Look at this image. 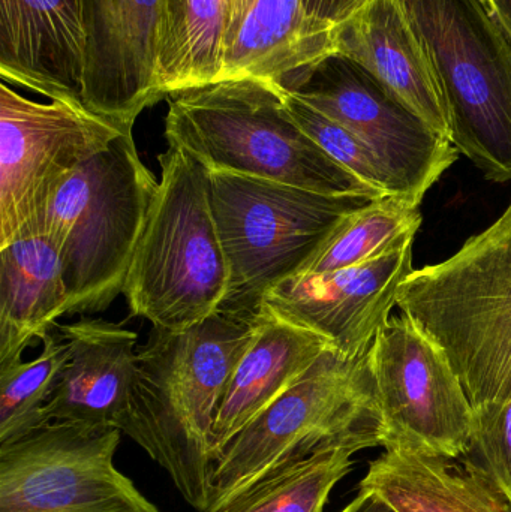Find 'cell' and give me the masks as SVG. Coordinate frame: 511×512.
<instances>
[{"instance_id": "obj_29", "label": "cell", "mask_w": 511, "mask_h": 512, "mask_svg": "<svg viewBox=\"0 0 511 512\" xmlns=\"http://www.w3.org/2000/svg\"><path fill=\"white\" fill-rule=\"evenodd\" d=\"M341 512H396L389 504L372 493L359 490L356 498L347 505Z\"/></svg>"}, {"instance_id": "obj_4", "label": "cell", "mask_w": 511, "mask_h": 512, "mask_svg": "<svg viewBox=\"0 0 511 512\" xmlns=\"http://www.w3.org/2000/svg\"><path fill=\"white\" fill-rule=\"evenodd\" d=\"M158 161V191L122 294L131 315L183 331L221 310L230 267L213 215L210 171L179 147H168Z\"/></svg>"}, {"instance_id": "obj_16", "label": "cell", "mask_w": 511, "mask_h": 512, "mask_svg": "<svg viewBox=\"0 0 511 512\" xmlns=\"http://www.w3.org/2000/svg\"><path fill=\"white\" fill-rule=\"evenodd\" d=\"M333 51L374 75L450 140L449 113L437 72L402 0H365L333 27Z\"/></svg>"}, {"instance_id": "obj_30", "label": "cell", "mask_w": 511, "mask_h": 512, "mask_svg": "<svg viewBox=\"0 0 511 512\" xmlns=\"http://www.w3.org/2000/svg\"><path fill=\"white\" fill-rule=\"evenodd\" d=\"M255 0H230V24H228L227 41L236 32L239 24L242 23L243 17L248 14ZM225 41V44H227Z\"/></svg>"}, {"instance_id": "obj_23", "label": "cell", "mask_w": 511, "mask_h": 512, "mask_svg": "<svg viewBox=\"0 0 511 512\" xmlns=\"http://www.w3.org/2000/svg\"><path fill=\"white\" fill-rule=\"evenodd\" d=\"M366 441L333 442L270 472L218 512H324L330 493L353 471Z\"/></svg>"}, {"instance_id": "obj_14", "label": "cell", "mask_w": 511, "mask_h": 512, "mask_svg": "<svg viewBox=\"0 0 511 512\" xmlns=\"http://www.w3.org/2000/svg\"><path fill=\"white\" fill-rule=\"evenodd\" d=\"M159 18L161 0H84L90 111L134 129L146 108L165 99L156 72Z\"/></svg>"}, {"instance_id": "obj_11", "label": "cell", "mask_w": 511, "mask_h": 512, "mask_svg": "<svg viewBox=\"0 0 511 512\" xmlns=\"http://www.w3.org/2000/svg\"><path fill=\"white\" fill-rule=\"evenodd\" d=\"M381 447L459 459L474 409L443 352L407 318L393 316L369 349Z\"/></svg>"}, {"instance_id": "obj_5", "label": "cell", "mask_w": 511, "mask_h": 512, "mask_svg": "<svg viewBox=\"0 0 511 512\" xmlns=\"http://www.w3.org/2000/svg\"><path fill=\"white\" fill-rule=\"evenodd\" d=\"M158 186L126 132L57 192L42 236L62 262L69 315L102 312L122 294Z\"/></svg>"}, {"instance_id": "obj_18", "label": "cell", "mask_w": 511, "mask_h": 512, "mask_svg": "<svg viewBox=\"0 0 511 512\" xmlns=\"http://www.w3.org/2000/svg\"><path fill=\"white\" fill-rule=\"evenodd\" d=\"M333 349L320 334L261 306L254 333L228 382L216 414L213 441L218 456L225 444Z\"/></svg>"}, {"instance_id": "obj_12", "label": "cell", "mask_w": 511, "mask_h": 512, "mask_svg": "<svg viewBox=\"0 0 511 512\" xmlns=\"http://www.w3.org/2000/svg\"><path fill=\"white\" fill-rule=\"evenodd\" d=\"M290 92L363 141L392 179L396 197L417 206L458 161L450 140L350 59L329 57Z\"/></svg>"}, {"instance_id": "obj_24", "label": "cell", "mask_w": 511, "mask_h": 512, "mask_svg": "<svg viewBox=\"0 0 511 512\" xmlns=\"http://www.w3.org/2000/svg\"><path fill=\"white\" fill-rule=\"evenodd\" d=\"M420 225L422 213L417 204L395 195L377 198L351 213L297 276L330 273L371 261L416 239Z\"/></svg>"}, {"instance_id": "obj_6", "label": "cell", "mask_w": 511, "mask_h": 512, "mask_svg": "<svg viewBox=\"0 0 511 512\" xmlns=\"http://www.w3.org/2000/svg\"><path fill=\"white\" fill-rule=\"evenodd\" d=\"M213 215L230 267L219 312L254 319L264 298L300 274L368 195H326L272 180L210 173Z\"/></svg>"}, {"instance_id": "obj_21", "label": "cell", "mask_w": 511, "mask_h": 512, "mask_svg": "<svg viewBox=\"0 0 511 512\" xmlns=\"http://www.w3.org/2000/svg\"><path fill=\"white\" fill-rule=\"evenodd\" d=\"M359 490L396 512H506L489 487L459 459L387 447L369 463Z\"/></svg>"}, {"instance_id": "obj_3", "label": "cell", "mask_w": 511, "mask_h": 512, "mask_svg": "<svg viewBox=\"0 0 511 512\" xmlns=\"http://www.w3.org/2000/svg\"><path fill=\"white\" fill-rule=\"evenodd\" d=\"M165 140L210 173L257 177L326 195L383 198L333 161L288 116L281 86L264 81H218L170 96Z\"/></svg>"}, {"instance_id": "obj_17", "label": "cell", "mask_w": 511, "mask_h": 512, "mask_svg": "<svg viewBox=\"0 0 511 512\" xmlns=\"http://www.w3.org/2000/svg\"><path fill=\"white\" fill-rule=\"evenodd\" d=\"M68 363L44 409L45 423L114 427L125 409L137 361V333L104 319L56 325Z\"/></svg>"}, {"instance_id": "obj_19", "label": "cell", "mask_w": 511, "mask_h": 512, "mask_svg": "<svg viewBox=\"0 0 511 512\" xmlns=\"http://www.w3.org/2000/svg\"><path fill=\"white\" fill-rule=\"evenodd\" d=\"M333 27L309 17L302 0H255L225 44L218 81L258 80L294 89L335 56Z\"/></svg>"}, {"instance_id": "obj_15", "label": "cell", "mask_w": 511, "mask_h": 512, "mask_svg": "<svg viewBox=\"0 0 511 512\" xmlns=\"http://www.w3.org/2000/svg\"><path fill=\"white\" fill-rule=\"evenodd\" d=\"M86 50L84 0H0L5 83L83 104Z\"/></svg>"}, {"instance_id": "obj_20", "label": "cell", "mask_w": 511, "mask_h": 512, "mask_svg": "<svg viewBox=\"0 0 511 512\" xmlns=\"http://www.w3.org/2000/svg\"><path fill=\"white\" fill-rule=\"evenodd\" d=\"M63 315L69 291L53 243L35 236L0 249V369L23 361V352Z\"/></svg>"}, {"instance_id": "obj_10", "label": "cell", "mask_w": 511, "mask_h": 512, "mask_svg": "<svg viewBox=\"0 0 511 512\" xmlns=\"http://www.w3.org/2000/svg\"><path fill=\"white\" fill-rule=\"evenodd\" d=\"M116 427L50 423L0 447V512H162L114 465Z\"/></svg>"}, {"instance_id": "obj_22", "label": "cell", "mask_w": 511, "mask_h": 512, "mask_svg": "<svg viewBox=\"0 0 511 512\" xmlns=\"http://www.w3.org/2000/svg\"><path fill=\"white\" fill-rule=\"evenodd\" d=\"M230 24V0H161L159 90L164 98L219 80Z\"/></svg>"}, {"instance_id": "obj_7", "label": "cell", "mask_w": 511, "mask_h": 512, "mask_svg": "<svg viewBox=\"0 0 511 512\" xmlns=\"http://www.w3.org/2000/svg\"><path fill=\"white\" fill-rule=\"evenodd\" d=\"M345 441L381 447L380 411L369 351L347 358L329 349L219 451L209 512L221 511L281 466Z\"/></svg>"}, {"instance_id": "obj_13", "label": "cell", "mask_w": 511, "mask_h": 512, "mask_svg": "<svg viewBox=\"0 0 511 512\" xmlns=\"http://www.w3.org/2000/svg\"><path fill=\"white\" fill-rule=\"evenodd\" d=\"M414 239L342 270L291 277L269 292L263 306L329 340L342 357L371 349L389 321L402 282L413 273Z\"/></svg>"}, {"instance_id": "obj_27", "label": "cell", "mask_w": 511, "mask_h": 512, "mask_svg": "<svg viewBox=\"0 0 511 512\" xmlns=\"http://www.w3.org/2000/svg\"><path fill=\"white\" fill-rule=\"evenodd\" d=\"M459 460L511 512V400L474 409L470 447Z\"/></svg>"}, {"instance_id": "obj_28", "label": "cell", "mask_w": 511, "mask_h": 512, "mask_svg": "<svg viewBox=\"0 0 511 512\" xmlns=\"http://www.w3.org/2000/svg\"><path fill=\"white\" fill-rule=\"evenodd\" d=\"M309 17L327 26H336L365 0H302Z\"/></svg>"}, {"instance_id": "obj_1", "label": "cell", "mask_w": 511, "mask_h": 512, "mask_svg": "<svg viewBox=\"0 0 511 512\" xmlns=\"http://www.w3.org/2000/svg\"><path fill=\"white\" fill-rule=\"evenodd\" d=\"M252 333L254 319L224 312L188 330L153 327L137 349L128 400L114 424L198 512H209L212 502L216 414Z\"/></svg>"}, {"instance_id": "obj_8", "label": "cell", "mask_w": 511, "mask_h": 512, "mask_svg": "<svg viewBox=\"0 0 511 512\" xmlns=\"http://www.w3.org/2000/svg\"><path fill=\"white\" fill-rule=\"evenodd\" d=\"M437 72L450 143L511 182V36L491 0H402Z\"/></svg>"}, {"instance_id": "obj_2", "label": "cell", "mask_w": 511, "mask_h": 512, "mask_svg": "<svg viewBox=\"0 0 511 512\" xmlns=\"http://www.w3.org/2000/svg\"><path fill=\"white\" fill-rule=\"evenodd\" d=\"M396 306L449 361L473 409L511 400V203L446 261L402 282Z\"/></svg>"}, {"instance_id": "obj_9", "label": "cell", "mask_w": 511, "mask_h": 512, "mask_svg": "<svg viewBox=\"0 0 511 512\" xmlns=\"http://www.w3.org/2000/svg\"><path fill=\"white\" fill-rule=\"evenodd\" d=\"M132 129L80 102H38L0 86V249L44 234L57 192Z\"/></svg>"}, {"instance_id": "obj_26", "label": "cell", "mask_w": 511, "mask_h": 512, "mask_svg": "<svg viewBox=\"0 0 511 512\" xmlns=\"http://www.w3.org/2000/svg\"><path fill=\"white\" fill-rule=\"evenodd\" d=\"M282 101L288 116L345 170L374 189L381 197L395 195V186L371 149L335 120L324 116L311 105L281 87ZM396 197V195H395Z\"/></svg>"}, {"instance_id": "obj_25", "label": "cell", "mask_w": 511, "mask_h": 512, "mask_svg": "<svg viewBox=\"0 0 511 512\" xmlns=\"http://www.w3.org/2000/svg\"><path fill=\"white\" fill-rule=\"evenodd\" d=\"M35 360L0 369V447L45 426L44 409L68 363L69 345L51 331Z\"/></svg>"}, {"instance_id": "obj_31", "label": "cell", "mask_w": 511, "mask_h": 512, "mask_svg": "<svg viewBox=\"0 0 511 512\" xmlns=\"http://www.w3.org/2000/svg\"><path fill=\"white\" fill-rule=\"evenodd\" d=\"M491 3L511 36V0H491Z\"/></svg>"}]
</instances>
